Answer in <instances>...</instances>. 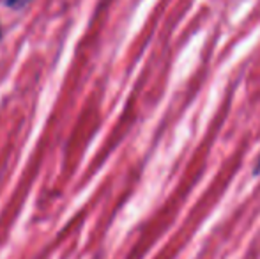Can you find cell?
<instances>
[{
	"instance_id": "3957f363",
	"label": "cell",
	"mask_w": 260,
	"mask_h": 259,
	"mask_svg": "<svg viewBox=\"0 0 260 259\" xmlns=\"http://www.w3.org/2000/svg\"><path fill=\"white\" fill-rule=\"evenodd\" d=\"M0 39H2V25H0Z\"/></svg>"
},
{
	"instance_id": "7a4b0ae2",
	"label": "cell",
	"mask_w": 260,
	"mask_h": 259,
	"mask_svg": "<svg viewBox=\"0 0 260 259\" xmlns=\"http://www.w3.org/2000/svg\"><path fill=\"white\" fill-rule=\"evenodd\" d=\"M253 174H260V155L257 158V165H255V169H253Z\"/></svg>"
},
{
	"instance_id": "6da1fadb",
	"label": "cell",
	"mask_w": 260,
	"mask_h": 259,
	"mask_svg": "<svg viewBox=\"0 0 260 259\" xmlns=\"http://www.w3.org/2000/svg\"><path fill=\"white\" fill-rule=\"evenodd\" d=\"M30 2L32 0H4V6L9 7V9L20 11V9H25Z\"/></svg>"
}]
</instances>
